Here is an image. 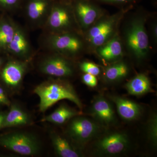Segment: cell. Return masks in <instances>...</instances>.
<instances>
[{"label":"cell","instance_id":"19","mask_svg":"<svg viewBox=\"0 0 157 157\" xmlns=\"http://www.w3.org/2000/svg\"><path fill=\"white\" fill-rule=\"evenodd\" d=\"M80 115L81 113L76 111V109L67 105H61L52 113L45 117L41 121L56 124H62L76 116Z\"/></svg>","mask_w":157,"mask_h":157},{"label":"cell","instance_id":"18","mask_svg":"<svg viewBox=\"0 0 157 157\" xmlns=\"http://www.w3.org/2000/svg\"><path fill=\"white\" fill-rule=\"evenodd\" d=\"M51 140L56 154L61 157H79L81 154L64 137L55 132L50 135Z\"/></svg>","mask_w":157,"mask_h":157},{"label":"cell","instance_id":"12","mask_svg":"<svg viewBox=\"0 0 157 157\" xmlns=\"http://www.w3.org/2000/svg\"><path fill=\"white\" fill-rule=\"evenodd\" d=\"M91 111L96 119L104 125H110L116 121L115 112L112 105L103 97L98 96L94 100Z\"/></svg>","mask_w":157,"mask_h":157},{"label":"cell","instance_id":"4","mask_svg":"<svg viewBox=\"0 0 157 157\" xmlns=\"http://www.w3.org/2000/svg\"><path fill=\"white\" fill-rule=\"evenodd\" d=\"M0 145L18 154L36 155L41 149V144L35 135L23 132H14L0 136Z\"/></svg>","mask_w":157,"mask_h":157},{"label":"cell","instance_id":"6","mask_svg":"<svg viewBox=\"0 0 157 157\" xmlns=\"http://www.w3.org/2000/svg\"><path fill=\"white\" fill-rule=\"evenodd\" d=\"M99 131L100 127L95 122L78 115L71 119L66 132L73 144L82 147L95 137Z\"/></svg>","mask_w":157,"mask_h":157},{"label":"cell","instance_id":"23","mask_svg":"<svg viewBox=\"0 0 157 157\" xmlns=\"http://www.w3.org/2000/svg\"><path fill=\"white\" fill-rule=\"evenodd\" d=\"M147 128V138L152 145L155 147L157 143V117L155 113L150 117Z\"/></svg>","mask_w":157,"mask_h":157},{"label":"cell","instance_id":"16","mask_svg":"<svg viewBox=\"0 0 157 157\" xmlns=\"http://www.w3.org/2000/svg\"><path fill=\"white\" fill-rule=\"evenodd\" d=\"M51 9L48 0H30L27 6V16L31 22L42 23L46 21Z\"/></svg>","mask_w":157,"mask_h":157},{"label":"cell","instance_id":"9","mask_svg":"<svg viewBox=\"0 0 157 157\" xmlns=\"http://www.w3.org/2000/svg\"><path fill=\"white\" fill-rule=\"evenodd\" d=\"M78 25L86 31L104 15V11L93 0H77L73 7Z\"/></svg>","mask_w":157,"mask_h":157},{"label":"cell","instance_id":"29","mask_svg":"<svg viewBox=\"0 0 157 157\" xmlns=\"http://www.w3.org/2000/svg\"><path fill=\"white\" fill-rule=\"evenodd\" d=\"M157 24L155 23H154L152 25L151 27V33L152 34V37L154 40L155 41H157Z\"/></svg>","mask_w":157,"mask_h":157},{"label":"cell","instance_id":"22","mask_svg":"<svg viewBox=\"0 0 157 157\" xmlns=\"http://www.w3.org/2000/svg\"><path fill=\"white\" fill-rule=\"evenodd\" d=\"M15 26L8 21L0 23V48H8L14 37Z\"/></svg>","mask_w":157,"mask_h":157},{"label":"cell","instance_id":"11","mask_svg":"<svg viewBox=\"0 0 157 157\" xmlns=\"http://www.w3.org/2000/svg\"><path fill=\"white\" fill-rule=\"evenodd\" d=\"M27 69V64L19 61H11L5 66L2 73L3 81L12 89L18 88Z\"/></svg>","mask_w":157,"mask_h":157},{"label":"cell","instance_id":"2","mask_svg":"<svg viewBox=\"0 0 157 157\" xmlns=\"http://www.w3.org/2000/svg\"><path fill=\"white\" fill-rule=\"evenodd\" d=\"M147 17L136 14L131 18L124 32V41L128 51L138 60L146 58L149 52V42L145 24Z\"/></svg>","mask_w":157,"mask_h":157},{"label":"cell","instance_id":"17","mask_svg":"<svg viewBox=\"0 0 157 157\" xmlns=\"http://www.w3.org/2000/svg\"><path fill=\"white\" fill-rule=\"evenodd\" d=\"M8 49L16 56L25 58L29 52L28 40L22 29L17 25L15 26L14 37L8 47Z\"/></svg>","mask_w":157,"mask_h":157},{"label":"cell","instance_id":"13","mask_svg":"<svg viewBox=\"0 0 157 157\" xmlns=\"http://www.w3.org/2000/svg\"><path fill=\"white\" fill-rule=\"evenodd\" d=\"M110 98L116 106L119 115L124 120H135L141 115V106L135 102L118 96H112Z\"/></svg>","mask_w":157,"mask_h":157},{"label":"cell","instance_id":"30","mask_svg":"<svg viewBox=\"0 0 157 157\" xmlns=\"http://www.w3.org/2000/svg\"><path fill=\"white\" fill-rule=\"evenodd\" d=\"M6 114L7 113L0 112V129L2 128V126L6 118Z\"/></svg>","mask_w":157,"mask_h":157},{"label":"cell","instance_id":"20","mask_svg":"<svg viewBox=\"0 0 157 157\" xmlns=\"http://www.w3.org/2000/svg\"><path fill=\"white\" fill-rule=\"evenodd\" d=\"M125 87L129 94L134 96L142 95L151 90L149 79L142 73L132 78L126 84Z\"/></svg>","mask_w":157,"mask_h":157},{"label":"cell","instance_id":"1","mask_svg":"<svg viewBox=\"0 0 157 157\" xmlns=\"http://www.w3.org/2000/svg\"><path fill=\"white\" fill-rule=\"evenodd\" d=\"M34 92L40 99L39 110L45 112L52 105L61 100H69L80 109L82 104L73 86L60 79H51L37 86Z\"/></svg>","mask_w":157,"mask_h":157},{"label":"cell","instance_id":"14","mask_svg":"<svg viewBox=\"0 0 157 157\" xmlns=\"http://www.w3.org/2000/svg\"><path fill=\"white\" fill-rule=\"evenodd\" d=\"M33 121L31 116L18 104L14 103L10 105L2 128L29 125Z\"/></svg>","mask_w":157,"mask_h":157},{"label":"cell","instance_id":"26","mask_svg":"<svg viewBox=\"0 0 157 157\" xmlns=\"http://www.w3.org/2000/svg\"><path fill=\"white\" fill-rule=\"evenodd\" d=\"M82 82L88 86L94 87L98 84V79L96 76L88 73H85L82 76Z\"/></svg>","mask_w":157,"mask_h":157},{"label":"cell","instance_id":"21","mask_svg":"<svg viewBox=\"0 0 157 157\" xmlns=\"http://www.w3.org/2000/svg\"><path fill=\"white\" fill-rule=\"evenodd\" d=\"M129 73L128 65L124 62H118L106 69L104 77L110 82L117 81L126 77Z\"/></svg>","mask_w":157,"mask_h":157},{"label":"cell","instance_id":"25","mask_svg":"<svg viewBox=\"0 0 157 157\" xmlns=\"http://www.w3.org/2000/svg\"><path fill=\"white\" fill-rule=\"evenodd\" d=\"M95 2L104 3V4H109V5H128V6H132L133 4L138 2V0H93Z\"/></svg>","mask_w":157,"mask_h":157},{"label":"cell","instance_id":"5","mask_svg":"<svg viewBox=\"0 0 157 157\" xmlns=\"http://www.w3.org/2000/svg\"><path fill=\"white\" fill-rule=\"evenodd\" d=\"M77 23L73 8L58 4L51 7L45 25L51 34L73 32Z\"/></svg>","mask_w":157,"mask_h":157},{"label":"cell","instance_id":"10","mask_svg":"<svg viewBox=\"0 0 157 157\" xmlns=\"http://www.w3.org/2000/svg\"><path fill=\"white\" fill-rule=\"evenodd\" d=\"M39 69L45 75L58 78L70 77L74 73L73 65L60 55L44 59L40 63Z\"/></svg>","mask_w":157,"mask_h":157},{"label":"cell","instance_id":"3","mask_svg":"<svg viewBox=\"0 0 157 157\" xmlns=\"http://www.w3.org/2000/svg\"><path fill=\"white\" fill-rule=\"evenodd\" d=\"M132 7L122 9L112 15H103L96 21L86 33V39L90 46L97 48L115 36L121 20Z\"/></svg>","mask_w":157,"mask_h":157},{"label":"cell","instance_id":"27","mask_svg":"<svg viewBox=\"0 0 157 157\" xmlns=\"http://www.w3.org/2000/svg\"><path fill=\"white\" fill-rule=\"evenodd\" d=\"M0 104L9 107L11 105V102L6 95L4 90L0 86Z\"/></svg>","mask_w":157,"mask_h":157},{"label":"cell","instance_id":"15","mask_svg":"<svg viewBox=\"0 0 157 157\" xmlns=\"http://www.w3.org/2000/svg\"><path fill=\"white\" fill-rule=\"evenodd\" d=\"M96 49L99 56L107 62L117 60L123 55L122 44L117 34Z\"/></svg>","mask_w":157,"mask_h":157},{"label":"cell","instance_id":"24","mask_svg":"<svg viewBox=\"0 0 157 157\" xmlns=\"http://www.w3.org/2000/svg\"><path fill=\"white\" fill-rule=\"evenodd\" d=\"M82 71L86 73L91 74L95 76L99 75L101 73V70L97 65L89 62H84L80 65Z\"/></svg>","mask_w":157,"mask_h":157},{"label":"cell","instance_id":"28","mask_svg":"<svg viewBox=\"0 0 157 157\" xmlns=\"http://www.w3.org/2000/svg\"><path fill=\"white\" fill-rule=\"evenodd\" d=\"M18 1L19 0H0V4L5 7L11 8L16 6Z\"/></svg>","mask_w":157,"mask_h":157},{"label":"cell","instance_id":"8","mask_svg":"<svg viewBox=\"0 0 157 157\" xmlns=\"http://www.w3.org/2000/svg\"><path fill=\"white\" fill-rule=\"evenodd\" d=\"M129 145L128 137L121 132L108 133L100 137L94 144L98 155L105 156H115L124 153Z\"/></svg>","mask_w":157,"mask_h":157},{"label":"cell","instance_id":"7","mask_svg":"<svg viewBox=\"0 0 157 157\" xmlns=\"http://www.w3.org/2000/svg\"><path fill=\"white\" fill-rule=\"evenodd\" d=\"M47 42L51 49L64 57H74L82 52L84 43L73 32L51 34Z\"/></svg>","mask_w":157,"mask_h":157},{"label":"cell","instance_id":"31","mask_svg":"<svg viewBox=\"0 0 157 157\" xmlns=\"http://www.w3.org/2000/svg\"><path fill=\"white\" fill-rule=\"evenodd\" d=\"M1 60H0V65H1Z\"/></svg>","mask_w":157,"mask_h":157}]
</instances>
